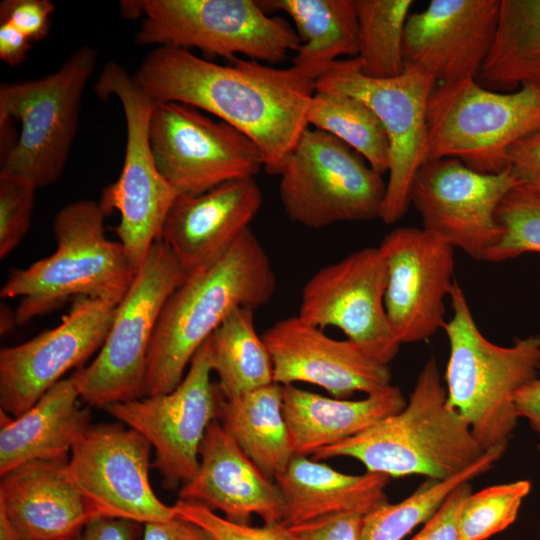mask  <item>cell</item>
Masks as SVG:
<instances>
[{"label": "cell", "mask_w": 540, "mask_h": 540, "mask_svg": "<svg viewBox=\"0 0 540 540\" xmlns=\"http://www.w3.org/2000/svg\"><path fill=\"white\" fill-rule=\"evenodd\" d=\"M133 79L155 103L178 102L232 125L259 148L264 169L279 175L308 128L315 80L294 66L280 69L252 59L219 65L189 50L158 46Z\"/></svg>", "instance_id": "6da1fadb"}, {"label": "cell", "mask_w": 540, "mask_h": 540, "mask_svg": "<svg viewBox=\"0 0 540 540\" xmlns=\"http://www.w3.org/2000/svg\"><path fill=\"white\" fill-rule=\"evenodd\" d=\"M275 288L271 260L250 228L215 262L188 274L159 317L147 356L146 396L173 391L223 321L238 308L267 304Z\"/></svg>", "instance_id": "7a4b0ae2"}, {"label": "cell", "mask_w": 540, "mask_h": 540, "mask_svg": "<svg viewBox=\"0 0 540 540\" xmlns=\"http://www.w3.org/2000/svg\"><path fill=\"white\" fill-rule=\"evenodd\" d=\"M485 452L467 421L448 406L446 389L432 356L419 372L401 411L356 436L320 449L312 459L351 457L359 460L367 472L445 480L463 472Z\"/></svg>", "instance_id": "3957f363"}, {"label": "cell", "mask_w": 540, "mask_h": 540, "mask_svg": "<svg viewBox=\"0 0 540 540\" xmlns=\"http://www.w3.org/2000/svg\"><path fill=\"white\" fill-rule=\"evenodd\" d=\"M107 215L99 202L82 199L62 207L53 220L56 251L26 268H13L1 298L20 297L17 325L51 312L71 298L118 305L137 270L122 244L104 233Z\"/></svg>", "instance_id": "277c9868"}, {"label": "cell", "mask_w": 540, "mask_h": 540, "mask_svg": "<svg viewBox=\"0 0 540 540\" xmlns=\"http://www.w3.org/2000/svg\"><path fill=\"white\" fill-rule=\"evenodd\" d=\"M449 297L452 317L443 327L450 347L447 404L467 421L484 451L506 449L519 418L514 396L539 377L540 336L497 345L478 328L456 279Z\"/></svg>", "instance_id": "5b68a950"}, {"label": "cell", "mask_w": 540, "mask_h": 540, "mask_svg": "<svg viewBox=\"0 0 540 540\" xmlns=\"http://www.w3.org/2000/svg\"><path fill=\"white\" fill-rule=\"evenodd\" d=\"M127 18L142 17L137 45L197 48L209 56L276 64L301 45L296 30L254 0H128Z\"/></svg>", "instance_id": "8992f818"}, {"label": "cell", "mask_w": 540, "mask_h": 540, "mask_svg": "<svg viewBox=\"0 0 540 540\" xmlns=\"http://www.w3.org/2000/svg\"><path fill=\"white\" fill-rule=\"evenodd\" d=\"M426 121L428 160L454 158L477 172L501 173L510 147L540 127V87L496 92L476 78L438 84Z\"/></svg>", "instance_id": "52a82bcc"}, {"label": "cell", "mask_w": 540, "mask_h": 540, "mask_svg": "<svg viewBox=\"0 0 540 540\" xmlns=\"http://www.w3.org/2000/svg\"><path fill=\"white\" fill-rule=\"evenodd\" d=\"M186 277L170 248L155 241L117 305L99 353L70 376L84 403L105 409L146 396L147 356L159 317Z\"/></svg>", "instance_id": "ba28073f"}, {"label": "cell", "mask_w": 540, "mask_h": 540, "mask_svg": "<svg viewBox=\"0 0 540 540\" xmlns=\"http://www.w3.org/2000/svg\"><path fill=\"white\" fill-rule=\"evenodd\" d=\"M97 59V51L83 45L51 74L0 85V119H16L21 124L15 145L1 159V170L28 176L38 189L60 178Z\"/></svg>", "instance_id": "9c48e42d"}, {"label": "cell", "mask_w": 540, "mask_h": 540, "mask_svg": "<svg viewBox=\"0 0 540 540\" xmlns=\"http://www.w3.org/2000/svg\"><path fill=\"white\" fill-rule=\"evenodd\" d=\"M99 98L115 96L126 121V146L118 179L103 189L98 201L105 214H120L115 233L138 271L152 244L160 240L169 209L179 193L159 172L150 145L149 124L156 106L133 76L115 61H108L95 85Z\"/></svg>", "instance_id": "30bf717a"}, {"label": "cell", "mask_w": 540, "mask_h": 540, "mask_svg": "<svg viewBox=\"0 0 540 540\" xmlns=\"http://www.w3.org/2000/svg\"><path fill=\"white\" fill-rule=\"evenodd\" d=\"M288 218L310 229L380 217L386 182L335 136L305 129L279 173Z\"/></svg>", "instance_id": "8fae6325"}, {"label": "cell", "mask_w": 540, "mask_h": 540, "mask_svg": "<svg viewBox=\"0 0 540 540\" xmlns=\"http://www.w3.org/2000/svg\"><path fill=\"white\" fill-rule=\"evenodd\" d=\"M436 82L428 73L405 66L396 77L365 76L357 57L337 60L315 82V91H337L367 104L389 141V169L380 219L393 224L410 204L414 177L428 160L427 106Z\"/></svg>", "instance_id": "7c38bea8"}, {"label": "cell", "mask_w": 540, "mask_h": 540, "mask_svg": "<svg viewBox=\"0 0 540 540\" xmlns=\"http://www.w3.org/2000/svg\"><path fill=\"white\" fill-rule=\"evenodd\" d=\"M151 451L143 435L117 420L90 423L74 443L66 468L97 518L164 522L176 512L152 489Z\"/></svg>", "instance_id": "4fadbf2b"}, {"label": "cell", "mask_w": 540, "mask_h": 540, "mask_svg": "<svg viewBox=\"0 0 540 540\" xmlns=\"http://www.w3.org/2000/svg\"><path fill=\"white\" fill-rule=\"evenodd\" d=\"M157 168L179 193L200 194L255 177L264 167L257 145L232 125L178 102L157 103L149 124Z\"/></svg>", "instance_id": "5bb4252c"}, {"label": "cell", "mask_w": 540, "mask_h": 540, "mask_svg": "<svg viewBox=\"0 0 540 540\" xmlns=\"http://www.w3.org/2000/svg\"><path fill=\"white\" fill-rule=\"evenodd\" d=\"M211 373L204 342L173 391L105 408L117 421L147 439L155 451L152 467L159 471L167 490L184 485L197 472L202 440L216 419L218 389Z\"/></svg>", "instance_id": "9a60e30c"}, {"label": "cell", "mask_w": 540, "mask_h": 540, "mask_svg": "<svg viewBox=\"0 0 540 540\" xmlns=\"http://www.w3.org/2000/svg\"><path fill=\"white\" fill-rule=\"evenodd\" d=\"M387 269L378 247L357 250L319 269L303 286L297 316L340 329L373 360L389 366L400 342L385 309Z\"/></svg>", "instance_id": "2e32d148"}, {"label": "cell", "mask_w": 540, "mask_h": 540, "mask_svg": "<svg viewBox=\"0 0 540 540\" xmlns=\"http://www.w3.org/2000/svg\"><path fill=\"white\" fill-rule=\"evenodd\" d=\"M519 183L510 169L481 173L454 158L427 160L416 173L410 195L423 228L475 260H484L503 229L496 212Z\"/></svg>", "instance_id": "e0dca14e"}, {"label": "cell", "mask_w": 540, "mask_h": 540, "mask_svg": "<svg viewBox=\"0 0 540 540\" xmlns=\"http://www.w3.org/2000/svg\"><path fill=\"white\" fill-rule=\"evenodd\" d=\"M117 305L88 297L76 299L54 328L0 351V409L18 417L62 376L102 347Z\"/></svg>", "instance_id": "ac0fdd59"}, {"label": "cell", "mask_w": 540, "mask_h": 540, "mask_svg": "<svg viewBox=\"0 0 540 540\" xmlns=\"http://www.w3.org/2000/svg\"><path fill=\"white\" fill-rule=\"evenodd\" d=\"M378 248L387 269L385 309L397 340L406 344L432 337L446 323L454 248L423 227L396 228Z\"/></svg>", "instance_id": "d6986e66"}, {"label": "cell", "mask_w": 540, "mask_h": 540, "mask_svg": "<svg viewBox=\"0 0 540 540\" xmlns=\"http://www.w3.org/2000/svg\"><path fill=\"white\" fill-rule=\"evenodd\" d=\"M262 337L277 384L310 383L339 399L356 392L374 394L392 385L389 366L370 358L352 341L331 338L297 315L277 321Z\"/></svg>", "instance_id": "ffe728a7"}, {"label": "cell", "mask_w": 540, "mask_h": 540, "mask_svg": "<svg viewBox=\"0 0 540 540\" xmlns=\"http://www.w3.org/2000/svg\"><path fill=\"white\" fill-rule=\"evenodd\" d=\"M500 0H432L410 13L404 29L405 66L439 84L476 78L493 42Z\"/></svg>", "instance_id": "44dd1931"}, {"label": "cell", "mask_w": 540, "mask_h": 540, "mask_svg": "<svg viewBox=\"0 0 540 540\" xmlns=\"http://www.w3.org/2000/svg\"><path fill=\"white\" fill-rule=\"evenodd\" d=\"M263 203L254 177L233 179L200 194H182L165 218L160 240L188 274L220 258L249 228Z\"/></svg>", "instance_id": "7402d4cb"}, {"label": "cell", "mask_w": 540, "mask_h": 540, "mask_svg": "<svg viewBox=\"0 0 540 540\" xmlns=\"http://www.w3.org/2000/svg\"><path fill=\"white\" fill-rule=\"evenodd\" d=\"M179 500L219 510L224 518L249 524L252 514L264 524L283 523L286 504L274 480L243 452L217 420L208 426L194 477L181 486Z\"/></svg>", "instance_id": "603a6c76"}, {"label": "cell", "mask_w": 540, "mask_h": 540, "mask_svg": "<svg viewBox=\"0 0 540 540\" xmlns=\"http://www.w3.org/2000/svg\"><path fill=\"white\" fill-rule=\"evenodd\" d=\"M67 461H33L1 477L0 509L23 540H75L97 519Z\"/></svg>", "instance_id": "cb8c5ba5"}, {"label": "cell", "mask_w": 540, "mask_h": 540, "mask_svg": "<svg viewBox=\"0 0 540 540\" xmlns=\"http://www.w3.org/2000/svg\"><path fill=\"white\" fill-rule=\"evenodd\" d=\"M71 377L53 385L26 412L0 409V476L33 461H68L80 433L91 423Z\"/></svg>", "instance_id": "d4e9b609"}, {"label": "cell", "mask_w": 540, "mask_h": 540, "mask_svg": "<svg viewBox=\"0 0 540 540\" xmlns=\"http://www.w3.org/2000/svg\"><path fill=\"white\" fill-rule=\"evenodd\" d=\"M407 401L399 387L361 400L329 398L293 384L282 385V409L294 456L314 455L401 411Z\"/></svg>", "instance_id": "484cf974"}, {"label": "cell", "mask_w": 540, "mask_h": 540, "mask_svg": "<svg viewBox=\"0 0 540 540\" xmlns=\"http://www.w3.org/2000/svg\"><path fill=\"white\" fill-rule=\"evenodd\" d=\"M389 480V476L373 472L344 474L307 456H294L275 479L286 504L283 524L345 512L366 515L387 501Z\"/></svg>", "instance_id": "4316f807"}, {"label": "cell", "mask_w": 540, "mask_h": 540, "mask_svg": "<svg viewBox=\"0 0 540 540\" xmlns=\"http://www.w3.org/2000/svg\"><path fill=\"white\" fill-rule=\"evenodd\" d=\"M215 420L271 480L275 481L294 457L280 384L272 383L231 398H224L218 390Z\"/></svg>", "instance_id": "83f0119b"}, {"label": "cell", "mask_w": 540, "mask_h": 540, "mask_svg": "<svg viewBox=\"0 0 540 540\" xmlns=\"http://www.w3.org/2000/svg\"><path fill=\"white\" fill-rule=\"evenodd\" d=\"M267 13L282 11L293 20L301 45L292 66L315 81L341 56L358 55L356 0H262Z\"/></svg>", "instance_id": "f1b7e54d"}, {"label": "cell", "mask_w": 540, "mask_h": 540, "mask_svg": "<svg viewBox=\"0 0 540 540\" xmlns=\"http://www.w3.org/2000/svg\"><path fill=\"white\" fill-rule=\"evenodd\" d=\"M476 80L496 92L540 87V0H500L493 42Z\"/></svg>", "instance_id": "f546056e"}, {"label": "cell", "mask_w": 540, "mask_h": 540, "mask_svg": "<svg viewBox=\"0 0 540 540\" xmlns=\"http://www.w3.org/2000/svg\"><path fill=\"white\" fill-rule=\"evenodd\" d=\"M205 342L224 398L275 383L272 358L256 330L254 310H234Z\"/></svg>", "instance_id": "4dcf8cb0"}, {"label": "cell", "mask_w": 540, "mask_h": 540, "mask_svg": "<svg viewBox=\"0 0 540 540\" xmlns=\"http://www.w3.org/2000/svg\"><path fill=\"white\" fill-rule=\"evenodd\" d=\"M307 123L340 139L383 175L389 169V141L380 120L360 99L337 91H315Z\"/></svg>", "instance_id": "1f68e13d"}, {"label": "cell", "mask_w": 540, "mask_h": 540, "mask_svg": "<svg viewBox=\"0 0 540 540\" xmlns=\"http://www.w3.org/2000/svg\"><path fill=\"white\" fill-rule=\"evenodd\" d=\"M505 450L486 451L477 462L454 477L426 478L414 493L398 503H381L364 515L360 540H403L415 527L426 523L455 488L489 471Z\"/></svg>", "instance_id": "d6a6232c"}, {"label": "cell", "mask_w": 540, "mask_h": 540, "mask_svg": "<svg viewBox=\"0 0 540 540\" xmlns=\"http://www.w3.org/2000/svg\"><path fill=\"white\" fill-rule=\"evenodd\" d=\"M412 0H356L361 72L387 79L405 71L403 37Z\"/></svg>", "instance_id": "836d02e7"}, {"label": "cell", "mask_w": 540, "mask_h": 540, "mask_svg": "<svg viewBox=\"0 0 540 540\" xmlns=\"http://www.w3.org/2000/svg\"><path fill=\"white\" fill-rule=\"evenodd\" d=\"M530 490V481L517 480L471 493L460 513L459 540H486L507 529Z\"/></svg>", "instance_id": "e575fe53"}, {"label": "cell", "mask_w": 540, "mask_h": 540, "mask_svg": "<svg viewBox=\"0 0 540 540\" xmlns=\"http://www.w3.org/2000/svg\"><path fill=\"white\" fill-rule=\"evenodd\" d=\"M496 217L503 229L485 261L502 262L524 253H540V196L520 185L511 189L498 206Z\"/></svg>", "instance_id": "d590c367"}, {"label": "cell", "mask_w": 540, "mask_h": 540, "mask_svg": "<svg viewBox=\"0 0 540 540\" xmlns=\"http://www.w3.org/2000/svg\"><path fill=\"white\" fill-rule=\"evenodd\" d=\"M36 184L28 176L0 171V258H5L24 238L31 223Z\"/></svg>", "instance_id": "8d00e7d4"}, {"label": "cell", "mask_w": 540, "mask_h": 540, "mask_svg": "<svg viewBox=\"0 0 540 540\" xmlns=\"http://www.w3.org/2000/svg\"><path fill=\"white\" fill-rule=\"evenodd\" d=\"M174 508L178 517L199 525L215 540H300L290 527L283 523L264 524L260 527L238 524L200 504L179 499Z\"/></svg>", "instance_id": "74e56055"}, {"label": "cell", "mask_w": 540, "mask_h": 540, "mask_svg": "<svg viewBox=\"0 0 540 540\" xmlns=\"http://www.w3.org/2000/svg\"><path fill=\"white\" fill-rule=\"evenodd\" d=\"M54 10L49 0H5L0 4V20L11 23L31 42L40 41L49 33Z\"/></svg>", "instance_id": "f35d334b"}, {"label": "cell", "mask_w": 540, "mask_h": 540, "mask_svg": "<svg viewBox=\"0 0 540 540\" xmlns=\"http://www.w3.org/2000/svg\"><path fill=\"white\" fill-rule=\"evenodd\" d=\"M364 515L336 513L289 526L300 540H360Z\"/></svg>", "instance_id": "ab89813d"}, {"label": "cell", "mask_w": 540, "mask_h": 540, "mask_svg": "<svg viewBox=\"0 0 540 540\" xmlns=\"http://www.w3.org/2000/svg\"><path fill=\"white\" fill-rule=\"evenodd\" d=\"M473 493L470 482L455 488L436 513L410 540H459V517L467 497Z\"/></svg>", "instance_id": "60d3db41"}, {"label": "cell", "mask_w": 540, "mask_h": 540, "mask_svg": "<svg viewBox=\"0 0 540 540\" xmlns=\"http://www.w3.org/2000/svg\"><path fill=\"white\" fill-rule=\"evenodd\" d=\"M508 161L519 185L540 196V127L510 147Z\"/></svg>", "instance_id": "b9f144b4"}, {"label": "cell", "mask_w": 540, "mask_h": 540, "mask_svg": "<svg viewBox=\"0 0 540 540\" xmlns=\"http://www.w3.org/2000/svg\"><path fill=\"white\" fill-rule=\"evenodd\" d=\"M142 540H215L199 525L178 517L144 525Z\"/></svg>", "instance_id": "7bdbcfd3"}, {"label": "cell", "mask_w": 540, "mask_h": 540, "mask_svg": "<svg viewBox=\"0 0 540 540\" xmlns=\"http://www.w3.org/2000/svg\"><path fill=\"white\" fill-rule=\"evenodd\" d=\"M139 523L119 518H97L86 524L75 540H136Z\"/></svg>", "instance_id": "ee69618b"}, {"label": "cell", "mask_w": 540, "mask_h": 540, "mask_svg": "<svg viewBox=\"0 0 540 540\" xmlns=\"http://www.w3.org/2000/svg\"><path fill=\"white\" fill-rule=\"evenodd\" d=\"M0 59L9 66H18L31 49V40L6 21H0Z\"/></svg>", "instance_id": "f6af8a7d"}, {"label": "cell", "mask_w": 540, "mask_h": 540, "mask_svg": "<svg viewBox=\"0 0 540 540\" xmlns=\"http://www.w3.org/2000/svg\"><path fill=\"white\" fill-rule=\"evenodd\" d=\"M514 403L518 417L527 419L537 434L540 452V377L521 387L514 396Z\"/></svg>", "instance_id": "bcb514c9"}, {"label": "cell", "mask_w": 540, "mask_h": 540, "mask_svg": "<svg viewBox=\"0 0 540 540\" xmlns=\"http://www.w3.org/2000/svg\"><path fill=\"white\" fill-rule=\"evenodd\" d=\"M0 540H23L15 530L4 511L0 509Z\"/></svg>", "instance_id": "7dc6e473"}, {"label": "cell", "mask_w": 540, "mask_h": 540, "mask_svg": "<svg viewBox=\"0 0 540 540\" xmlns=\"http://www.w3.org/2000/svg\"><path fill=\"white\" fill-rule=\"evenodd\" d=\"M1 334H6L17 325L15 312L13 313L6 305H1V322H0Z\"/></svg>", "instance_id": "c3c4849f"}]
</instances>
